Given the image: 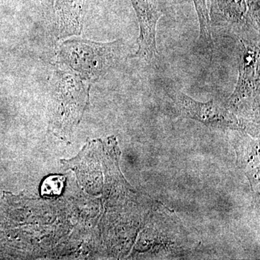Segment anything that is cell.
Here are the masks:
<instances>
[{
	"mask_svg": "<svg viewBox=\"0 0 260 260\" xmlns=\"http://www.w3.org/2000/svg\"><path fill=\"white\" fill-rule=\"evenodd\" d=\"M124 50V43L121 39L102 43L75 39L59 46L58 56L61 64L92 83L121 60Z\"/></svg>",
	"mask_w": 260,
	"mask_h": 260,
	"instance_id": "cell-1",
	"label": "cell"
},
{
	"mask_svg": "<svg viewBox=\"0 0 260 260\" xmlns=\"http://www.w3.org/2000/svg\"><path fill=\"white\" fill-rule=\"evenodd\" d=\"M239 76L235 89L228 99L227 109L246 124L248 130L259 135V44H250L241 39Z\"/></svg>",
	"mask_w": 260,
	"mask_h": 260,
	"instance_id": "cell-2",
	"label": "cell"
},
{
	"mask_svg": "<svg viewBox=\"0 0 260 260\" xmlns=\"http://www.w3.org/2000/svg\"><path fill=\"white\" fill-rule=\"evenodd\" d=\"M52 84L51 125L59 135L70 134L88 105L91 83L63 65L56 70Z\"/></svg>",
	"mask_w": 260,
	"mask_h": 260,
	"instance_id": "cell-3",
	"label": "cell"
},
{
	"mask_svg": "<svg viewBox=\"0 0 260 260\" xmlns=\"http://www.w3.org/2000/svg\"><path fill=\"white\" fill-rule=\"evenodd\" d=\"M185 230L174 212L160 205L147 220L140 240L146 244L147 258H161L177 255L188 249Z\"/></svg>",
	"mask_w": 260,
	"mask_h": 260,
	"instance_id": "cell-4",
	"label": "cell"
},
{
	"mask_svg": "<svg viewBox=\"0 0 260 260\" xmlns=\"http://www.w3.org/2000/svg\"><path fill=\"white\" fill-rule=\"evenodd\" d=\"M176 100L183 117L199 121L211 129L234 130L249 134L247 126L240 119L214 100L200 102L184 93H178Z\"/></svg>",
	"mask_w": 260,
	"mask_h": 260,
	"instance_id": "cell-5",
	"label": "cell"
},
{
	"mask_svg": "<svg viewBox=\"0 0 260 260\" xmlns=\"http://www.w3.org/2000/svg\"><path fill=\"white\" fill-rule=\"evenodd\" d=\"M130 1L138 18L140 34L137 39L138 51L129 57L151 62L158 54L156 43L157 25L164 14L161 3L160 0Z\"/></svg>",
	"mask_w": 260,
	"mask_h": 260,
	"instance_id": "cell-6",
	"label": "cell"
},
{
	"mask_svg": "<svg viewBox=\"0 0 260 260\" xmlns=\"http://www.w3.org/2000/svg\"><path fill=\"white\" fill-rule=\"evenodd\" d=\"M240 140L234 145L237 166L249 179L256 199L259 196V143L244 132H239Z\"/></svg>",
	"mask_w": 260,
	"mask_h": 260,
	"instance_id": "cell-7",
	"label": "cell"
},
{
	"mask_svg": "<svg viewBox=\"0 0 260 260\" xmlns=\"http://www.w3.org/2000/svg\"><path fill=\"white\" fill-rule=\"evenodd\" d=\"M85 3V0H56L54 28L58 39L81 34Z\"/></svg>",
	"mask_w": 260,
	"mask_h": 260,
	"instance_id": "cell-8",
	"label": "cell"
},
{
	"mask_svg": "<svg viewBox=\"0 0 260 260\" xmlns=\"http://www.w3.org/2000/svg\"><path fill=\"white\" fill-rule=\"evenodd\" d=\"M212 15L215 18L236 28L251 25L259 30L249 13L247 0H210Z\"/></svg>",
	"mask_w": 260,
	"mask_h": 260,
	"instance_id": "cell-9",
	"label": "cell"
},
{
	"mask_svg": "<svg viewBox=\"0 0 260 260\" xmlns=\"http://www.w3.org/2000/svg\"><path fill=\"white\" fill-rule=\"evenodd\" d=\"M208 0H193L200 26L199 40L205 47H213Z\"/></svg>",
	"mask_w": 260,
	"mask_h": 260,
	"instance_id": "cell-10",
	"label": "cell"
},
{
	"mask_svg": "<svg viewBox=\"0 0 260 260\" xmlns=\"http://www.w3.org/2000/svg\"><path fill=\"white\" fill-rule=\"evenodd\" d=\"M65 180L64 176H49L41 184V194L44 198H49L59 196L64 189Z\"/></svg>",
	"mask_w": 260,
	"mask_h": 260,
	"instance_id": "cell-11",
	"label": "cell"
}]
</instances>
